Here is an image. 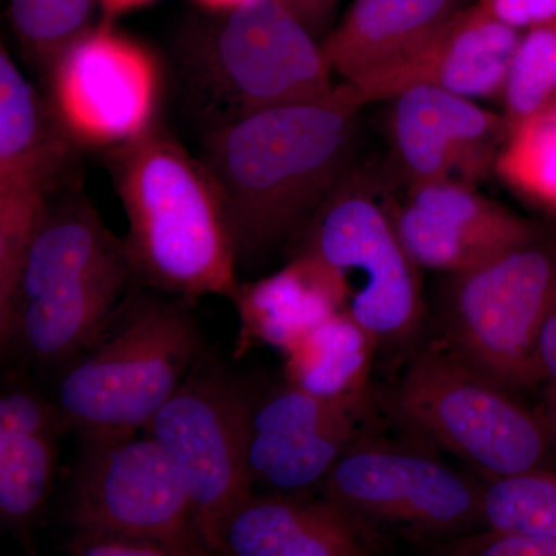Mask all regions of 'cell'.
Returning a JSON list of instances; mask_svg holds the SVG:
<instances>
[{"label":"cell","mask_w":556,"mask_h":556,"mask_svg":"<svg viewBox=\"0 0 556 556\" xmlns=\"http://www.w3.org/2000/svg\"><path fill=\"white\" fill-rule=\"evenodd\" d=\"M390 405L413 433L477 468L486 481L546 467L556 437L546 416L441 345L413 354Z\"/></svg>","instance_id":"obj_7"},{"label":"cell","mask_w":556,"mask_h":556,"mask_svg":"<svg viewBox=\"0 0 556 556\" xmlns=\"http://www.w3.org/2000/svg\"><path fill=\"white\" fill-rule=\"evenodd\" d=\"M65 551L73 556H182L163 541L104 530H72Z\"/></svg>","instance_id":"obj_29"},{"label":"cell","mask_w":556,"mask_h":556,"mask_svg":"<svg viewBox=\"0 0 556 556\" xmlns=\"http://www.w3.org/2000/svg\"><path fill=\"white\" fill-rule=\"evenodd\" d=\"M464 0H353L321 40L329 68L356 90L412 56Z\"/></svg>","instance_id":"obj_16"},{"label":"cell","mask_w":556,"mask_h":556,"mask_svg":"<svg viewBox=\"0 0 556 556\" xmlns=\"http://www.w3.org/2000/svg\"><path fill=\"white\" fill-rule=\"evenodd\" d=\"M126 265L131 263L124 240L113 236L78 188L68 186L51 200L36 232L13 313L22 302L75 287Z\"/></svg>","instance_id":"obj_17"},{"label":"cell","mask_w":556,"mask_h":556,"mask_svg":"<svg viewBox=\"0 0 556 556\" xmlns=\"http://www.w3.org/2000/svg\"><path fill=\"white\" fill-rule=\"evenodd\" d=\"M208 10H226L232 7L241 5V3L249 2V0H199Z\"/></svg>","instance_id":"obj_35"},{"label":"cell","mask_w":556,"mask_h":556,"mask_svg":"<svg viewBox=\"0 0 556 556\" xmlns=\"http://www.w3.org/2000/svg\"><path fill=\"white\" fill-rule=\"evenodd\" d=\"M484 485L442 463L428 445L365 431L318 493L386 535L430 546L484 527Z\"/></svg>","instance_id":"obj_8"},{"label":"cell","mask_w":556,"mask_h":556,"mask_svg":"<svg viewBox=\"0 0 556 556\" xmlns=\"http://www.w3.org/2000/svg\"><path fill=\"white\" fill-rule=\"evenodd\" d=\"M386 102L391 148L408 188L434 181L475 186L495 169L508 137L506 116L428 86Z\"/></svg>","instance_id":"obj_13"},{"label":"cell","mask_w":556,"mask_h":556,"mask_svg":"<svg viewBox=\"0 0 556 556\" xmlns=\"http://www.w3.org/2000/svg\"><path fill=\"white\" fill-rule=\"evenodd\" d=\"M482 515L485 527L556 538V471L541 467L486 481Z\"/></svg>","instance_id":"obj_25"},{"label":"cell","mask_w":556,"mask_h":556,"mask_svg":"<svg viewBox=\"0 0 556 556\" xmlns=\"http://www.w3.org/2000/svg\"><path fill=\"white\" fill-rule=\"evenodd\" d=\"M60 437L0 430V518L17 535L28 533L49 503Z\"/></svg>","instance_id":"obj_20"},{"label":"cell","mask_w":556,"mask_h":556,"mask_svg":"<svg viewBox=\"0 0 556 556\" xmlns=\"http://www.w3.org/2000/svg\"><path fill=\"white\" fill-rule=\"evenodd\" d=\"M101 2L102 14L113 17L118 16L121 13H126V11L146 5V3L152 2V0H101Z\"/></svg>","instance_id":"obj_33"},{"label":"cell","mask_w":556,"mask_h":556,"mask_svg":"<svg viewBox=\"0 0 556 556\" xmlns=\"http://www.w3.org/2000/svg\"><path fill=\"white\" fill-rule=\"evenodd\" d=\"M0 430L62 434L67 427L53 397L30 387L14 386L5 388L0 397Z\"/></svg>","instance_id":"obj_28"},{"label":"cell","mask_w":556,"mask_h":556,"mask_svg":"<svg viewBox=\"0 0 556 556\" xmlns=\"http://www.w3.org/2000/svg\"><path fill=\"white\" fill-rule=\"evenodd\" d=\"M364 105L342 83L324 100L262 110L207 130L203 161L225 199L239 263L294 247L351 172Z\"/></svg>","instance_id":"obj_1"},{"label":"cell","mask_w":556,"mask_h":556,"mask_svg":"<svg viewBox=\"0 0 556 556\" xmlns=\"http://www.w3.org/2000/svg\"><path fill=\"white\" fill-rule=\"evenodd\" d=\"M556 303V233L543 228L467 273L439 300L441 346L506 390L544 382L541 332Z\"/></svg>","instance_id":"obj_5"},{"label":"cell","mask_w":556,"mask_h":556,"mask_svg":"<svg viewBox=\"0 0 556 556\" xmlns=\"http://www.w3.org/2000/svg\"><path fill=\"white\" fill-rule=\"evenodd\" d=\"M548 24L555 25V27H556V20L548 22Z\"/></svg>","instance_id":"obj_37"},{"label":"cell","mask_w":556,"mask_h":556,"mask_svg":"<svg viewBox=\"0 0 556 556\" xmlns=\"http://www.w3.org/2000/svg\"><path fill=\"white\" fill-rule=\"evenodd\" d=\"M501 97L508 130L533 118L556 100L555 25H538L522 36Z\"/></svg>","instance_id":"obj_26"},{"label":"cell","mask_w":556,"mask_h":556,"mask_svg":"<svg viewBox=\"0 0 556 556\" xmlns=\"http://www.w3.org/2000/svg\"><path fill=\"white\" fill-rule=\"evenodd\" d=\"M427 547L447 556H556V538L484 526Z\"/></svg>","instance_id":"obj_27"},{"label":"cell","mask_w":556,"mask_h":556,"mask_svg":"<svg viewBox=\"0 0 556 556\" xmlns=\"http://www.w3.org/2000/svg\"><path fill=\"white\" fill-rule=\"evenodd\" d=\"M217 11L181 43L186 79L208 129L262 110L324 100L332 83L321 43L281 0Z\"/></svg>","instance_id":"obj_4"},{"label":"cell","mask_w":556,"mask_h":556,"mask_svg":"<svg viewBox=\"0 0 556 556\" xmlns=\"http://www.w3.org/2000/svg\"><path fill=\"white\" fill-rule=\"evenodd\" d=\"M522 35L475 2L464 5L412 56L357 90L365 104L417 86L478 100L503 93Z\"/></svg>","instance_id":"obj_14"},{"label":"cell","mask_w":556,"mask_h":556,"mask_svg":"<svg viewBox=\"0 0 556 556\" xmlns=\"http://www.w3.org/2000/svg\"><path fill=\"white\" fill-rule=\"evenodd\" d=\"M544 110H552V112H556V100L552 101L551 104H548V108L544 109ZM544 110H543V112H544Z\"/></svg>","instance_id":"obj_36"},{"label":"cell","mask_w":556,"mask_h":556,"mask_svg":"<svg viewBox=\"0 0 556 556\" xmlns=\"http://www.w3.org/2000/svg\"><path fill=\"white\" fill-rule=\"evenodd\" d=\"M50 101L78 144L115 146L155 123L160 70L138 42L97 25L49 73Z\"/></svg>","instance_id":"obj_11"},{"label":"cell","mask_w":556,"mask_h":556,"mask_svg":"<svg viewBox=\"0 0 556 556\" xmlns=\"http://www.w3.org/2000/svg\"><path fill=\"white\" fill-rule=\"evenodd\" d=\"M108 167L129 222L124 243L139 283L190 303L219 295L236 305V237L204 161L155 121L110 148Z\"/></svg>","instance_id":"obj_2"},{"label":"cell","mask_w":556,"mask_h":556,"mask_svg":"<svg viewBox=\"0 0 556 556\" xmlns=\"http://www.w3.org/2000/svg\"><path fill=\"white\" fill-rule=\"evenodd\" d=\"M316 38L327 31L339 0H281ZM325 38V36H324Z\"/></svg>","instance_id":"obj_31"},{"label":"cell","mask_w":556,"mask_h":556,"mask_svg":"<svg viewBox=\"0 0 556 556\" xmlns=\"http://www.w3.org/2000/svg\"><path fill=\"white\" fill-rule=\"evenodd\" d=\"M207 356L192 303L139 287L89 348L56 371L67 430L139 433Z\"/></svg>","instance_id":"obj_3"},{"label":"cell","mask_w":556,"mask_h":556,"mask_svg":"<svg viewBox=\"0 0 556 556\" xmlns=\"http://www.w3.org/2000/svg\"><path fill=\"white\" fill-rule=\"evenodd\" d=\"M65 518L72 530L135 533L182 556L212 555L188 486L169 453L146 433L79 437Z\"/></svg>","instance_id":"obj_9"},{"label":"cell","mask_w":556,"mask_h":556,"mask_svg":"<svg viewBox=\"0 0 556 556\" xmlns=\"http://www.w3.org/2000/svg\"><path fill=\"white\" fill-rule=\"evenodd\" d=\"M546 419L551 427L554 428L556 434V387L548 386L546 394Z\"/></svg>","instance_id":"obj_34"},{"label":"cell","mask_w":556,"mask_h":556,"mask_svg":"<svg viewBox=\"0 0 556 556\" xmlns=\"http://www.w3.org/2000/svg\"><path fill=\"white\" fill-rule=\"evenodd\" d=\"M490 14L510 27L533 28L556 20V0H478Z\"/></svg>","instance_id":"obj_30"},{"label":"cell","mask_w":556,"mask_h":556,"mask_svg":"<svg viewBox=\"0 0 556 556\" xmlns=\"http://www.w3.org/2000/svg\"><path fill=\"white\" fill-rule=\"evenodd\" d=\"M408 201L447 219L456 228L500 248L521 243L540 226L519 217L507 207L485 199L475 186L456 181H434L408 188Z\"/></svg>","instance_id":"obj_23"},{"label":"cell","mask_w":556,"mask_h":556,"mask_svg":"<svg viewBox=\"0 0 556 556\" xmlns=\"http://www.w3.org/2000/svg\"><path fill=\"white\" fill-rule=\"evenodd\" d=\"M378 343L357 321L338 311L311 328L285 356L292 386L336 401L368 399L369 372Z\"/></svg>","instance_id":"obj_19"},{"label":"cell","mask_w":556,"mask_h":556,"mask_svg":"<svg viewBox=\"0 0 556 556\" xmlns=\"http://www.w3.org/2000/svg\"><path fill=\"white\" fill-rule=\"evenodd\" d=\"M236 308L241 320L240 348L265 343L287 353L311 328L338 313L340 305L316 260L294 254L273 276L241 285Z\"/></svg>","instance_id":"obj_18"},{"label":"cell","mask_w":556,"mask_h":556,"mask_svg":"<svg viewBox=\"0 0 556 556\" xmlns=\"http://www.w3.org/2000/svg\"><path fill=\"white\" fill-rule=\"evenodd\" d=\"M495 170L519 195L556 215V112L544 110L508 130Z\"/></svg>","instance_id":"obj_24"},{"label":"cell","mask_w":556,"mask_h":556,"mask_svg":"<svg viewBox=\"0 0 556 556\" xmlns=\"http://www.w3.org/2000/svg\"><path fill=\"white\" fill-rule=\"evenodd\" d=\"M101 0H10V22L25 58L47 75L97 27Z\"/></svg>","instance_id":"obj_21"},{"label":"cell","mask_w":556,"mask_h":556,"mask_svg":"<svg viewBox=\"0 0 556 556\" xmlns=\"http://www.w3.org/2000/svg\"><path fill=\"white\" fill-rule=\"evenodd\" d=\"M252 396L254 388L206 356L144 428L185 479L212 554L225 522L254 492L248 477Z\"/></svg>","instance_id":"obj_10"},{"label":"cell","mask_w":556,"mask_h":556,"mask_svg":"<svg viewBox=\"0 0 556 556\" xmlns=\"http://www.w3.org/2000/svg\"><path fill=\"white\" fill-rule=\"evenodd\" d=\"M538 361L544 380H547L548 386L556 387V303L541 332Z\"/></svg>","instance_id":"obj_32"},{"label":"cell","mask_w":556,"mask_h":556,"mask_svg":"<svg viewBox=\"0 0 556 556\" xmlns=\"http://www.w3.org/2000/svg\"><path fill=\"white\" fill-rule=\"evenodd\" d=\"M382 533L345 507L316 495L252 492L219 533L228 556H369L383 548Z\"/></svg>","instance_id":"obj_15"},{"label":"cell","mask_w":556,"mask_h":556,"mask_svg":"<svg viewBox=\"0 0 556 556\" xmlns=\"http://www.w3.org/2000/svg\"><path fill=\"white\" fill-rule=\"evenodd\" d=\"M331 280L340 311L375 339L379 350L412 342L426 320L419 268L394 228L391 208L364 179L348 174L294 244Z\"/></svg>","instance_id":"obj_6"},{"label":"cell","mask_w":556,"mask_h":556,"mask_svg":"<svg viewBox=\"0 0 556 556\" xmlns=\"http://www.w3.org/2000/svg\"><path fill=\"white\" fill-rule=\"evenodd\" d=\"M368 399L314 396L285 380L254 390L248 477L254 492L316 495L340 456L368 431Z\"/></svg>","instance_id":"obj_12"},{"label":"cell","mask_w":556,"mask_h":556,"mask_svg":"<svg viewBox=\"0 0 556 556\" xmlns=\"http://www.w3.org/2000/svg\"><path fill=\"white\" fill-rule=\"evenodd\" d=\"M391 217L399 239L419 269L455 276L477 268L508 249L477 239L408 200L391 208Z\"/></svg>","instance_id":"obj_22"}]
</instances>
